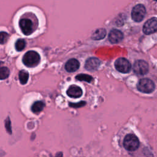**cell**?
Here are the masks:
<instances>
[{"label": "cell", "instance_id": "obj_8", "mask_svg": "<svg viewBox=\"0 0 157 157\" xmlns=\"http://www.w3.org/2000/svg\"><path fill=\"white\" fill-rule=\"evenodd\" d=\"M157 32V18L152 17L147 21L143 27V32L145 34H151Z\"/></svg>", "mask_w": 157, "mask_h": 157}, {"label": "cell", "instance_id": "obj_7", "mask_svg": "<svg viewBox=\"0 0 157 157\" xmlns=\"http://www.w3.org/2000/svg\"><path fill=\"white\" fill-rule=\"evenodd\" d=\"M133 71L135 74L143 75L149 72V64L145 61L139 60L136 61L133 65Z\"/></svg>", "mask_w": 157, "mask_h": 157}, {"label": "cell", "instance_id": "obj_9", "mask_svg": "<svg viewBox=\"0 0 157 157\" xmlns=\"http://www.w3.org/2000/svg\"><path fill=\"white\" fill-rule=\"evenodd\" d=\"M101 64V61L97 58H90L85 62V68L89 71H94L98 69Z\"/></svg>", "mask_w": 157, "mask_h": 157}, {"label": "cell", "instance_id": "obj_5", "mask_svg": "<svg viewBox=\"0 0 157 157\" xmlns=\"http://www.w3.org/2000/svg\"><path fill=\"white\" fill-rule=\"evenodd\" d=\"M146 15V9L143 4H138L135 6L131 11V17L136 22L143 21Z\"/></svg>", "mask_w": 157, "mask_h": 157}, {"label": "cell", "instance_id": "obj_13", "mask_svg": "<svg viewBox=\"0 0 157 157\" xmlns=\"http://www.w3.org/2000/svg\"><path fill=\"white\" fill-rule=\"evenodd\" d=\"M106 36V31L104 28H99L96 30L93 33L92 38L94 40H101Z\"/></svg>", "mask_w": 157, "mask_h": 157}, {"label": "cell", "instance_id": "obj_11", "mask_svg": "<svg viewBox=\"0 0 157 157\" xmlns=\"http://www.w3.org/2000/svg\"><path fill=\"white\" fill-rule=\"evenodd\" d=\"M67 93L68 97L73 98H78L82 95V90L80 87L75 85H72L67 90Z\"/></svg>", "mask_w": 157, "mask_h": 157}, {"label": "cell", "instance_id": "obj_12", "mask_svg": "<svg viewBox=\"0 0 157 157\" xmlns=\"http://www.w3.org/2000/svg\"><path fill=\"white\" fill-rule=\"evenodd\" d=\"M80 67V63L75 58L69 60L65 64V69L69 73H73L77 71Z\"/></svg>", "mask_w": 157, "mask_h": 157}, {"label": "cell", "instance_id": "obj_10", "mask_svg": "<svg viewBox=\"0 0 157 157\" xmlns=\"http://www.w3.org/2000/svg\"><path fill=\"white\" fill-rule=\"evenodd\" d=\"M123 39V34L122 32L118 29H112L111 30L109 34V41L112 44H117Z\"/></svg>", "mask_w": 157, "mask_h": 157}, {"label": "cell", "instance_id": "obj_18", "mask_svg": "<svg viewBox=\"0 0 157 157\" xmlns=\"http://www.w3.org/2000/svg\"><path fill=\"white\" fill-rule=\"evenodd\" d=\"M10 74L9 69L6 67L0 68V80L7 79Z\"/></svg>", "mask_w": 157, "mask_h": 157}, {"label": "cell", "instance_id": "obj_3", "mask_svg": "<svg viewBox=\"0 0 157 157\" xmlns=\"http://www.w3.org/2000/svg\"><path fill=\"white\" fill-rule=\"evenodd\" d=\"M124 147L128 151H135L139 146L138 138L134 134H130L126 135L123 141Z\"/></svg>", "mask_w": 157, "mask_h": 157}, {"label": "cell", "instance_id": "obj_2", "mask_svg": "<svg viewBox=\"0 0 157 157\" xmlns=\"http://www.w3.org/2000/svg\"><path fill=\"white\" fill-rule=\"evenodd\" d=\"M40 57L39 54L34 50L27 52L24 55L22 59L23 64L29 68L36 67L40 62Z\"/></svg>", "mask_w": 157, "mask_h": 157}, {"label": "cell", "instance_id": "obj_15", "mask_svg": "<svg viewBox=\"0 0 157 157\" xmlns=\"http://www.w3.org/2000/svg\"><path fill=\"white\" fill-rule=\"evenodd\" d=\"M19 78L20 84H21L22 85L26 84L28 80L29 74L28 72L26 71L22 70L19 73Z\"/></svg>", "mask_w": 157, "mask_h": 157}, {"label": "cell", "instance_id": "obj_16", "mask_svg": "<svg viewBox=\"0 0 157 157\" xmlns=\"http://www.w3.org/2000/svg\"><path fill=\"white\" fill-rule=\"evenodd\" d=\"M75 79L78 80L80 81H85L87 82H91L93 80V77L91 76V75H89L88 74H81L76 75L75 77Z\"/></svg>", "mask_w": 157, "mask_h": 157}, {"label": "cell", "instance_id": "obj_22", "mask_svg": "<svg viewBox=\"0 0 157 157\" xmlns=\"http://www.w3.org/2000/svg\"><path fill=\"white\" fill-rule=\"evenodd\" d=\"M155 1H157V0H155Z\"/></svg>", "mask_w": 157, "mask_h": 157}, {"label": "cell", "instance_id": "obj_20", "mask_svg": "<svg viewBox=\"0 0 157 157\" xmlns=\"http://www.w3.org/2000/svg\"><path fill=\"white\" fill-rule=\"evenodd\" d=\"M86 104V102L85 101H82V102H80L78 103H70L69 106L72 107L73 108H79L80 107H83Z\"/></svg>", "mask_w": 157, "mask_h": 157}, {"label": "cell", "instance_id": "obj_14", "mask_svg": "<svg viewBox=\"0 0 157 157\" xmlns=\"http://www.w3.org/2000/svg\"><path fill=\"white\" fill-rule=\"evenodd\" d=\"M45 104L41 101H36L32 106V110L34 113H39L44 109Z\"/></svg>", "mask_w": 157, "mask_h": 157}, {"label": "cell", "instance_id": "obj_19", "mask_svg": "<svg viewBox=\"0 0 157 157\" xmlns=\"http://www.w3.org/2000/svg\"><path fill=\"white\" fill-rule=\"evenodd\" d=\"M9 34L5 32H0V44H4L8 41Z\"/></svg>", "mask_w": 157, "mask_h": 157}, {"label": "cell", "instance_id": "obj_6", "mask_svg": "<svg viewBox=\"0 0 157 157\" xmlns=\"http://www.w3.org/2000/svg\"><path fill=\"white\" fill-rule=\"evenodd\" d=\"M115 67L118 71L122 73H128L131 70V64L128 60L120 58L115 61Z\"/></svg>", "mask_w": 157, "mask_h": 157}, {"label": "cell", "instance_id": "obj_4", "mask_svg": "<svg viewBox=\"0 0 157 157\" xmlns=\"http://www.w3.org/2000/svg\"><path fill=\"white\" fill-rule=\"evenodd\" d=\"M138 90L144 93H150L155 90V85L154 82L149 79H143L139 80L137 86Z\"/></svg>", "mask_w": 157, "mask_h": 157}, {"label": "cell", "instance_id": "obj_17", "mask_svg": "<svg viewBox=\"0 0 157 157\" xmlns=\"http://www.w3.org/2000/svg\"><path fill=\"white\" fill-rule=\"evenodd\" d=\"M25 46H26V42H25V40L24 39H18L16 43V45H15L16 50L19 52L23 50Z\"/></svg>", "mask_w": 157, "mask_h": 157}, {"label": "cell", "instance_id": "obj_1", "mask_svg": "<svg viewBox=\"0 0 157 157\" xmlns=\"http://www.w3.org/2000/svg\"><path fill=\"white\" fill-rule=\"evenodd\" d=\"M35 17H36L35 16L32 18L29 15H27V16H23L19 20V27L25 35L28 36L32 34L36 29L37 27V20L36 19L33 20Z\"/></svg>", "mask_w": 157, "mask_h": 157}, {"label": "cell", "instance_id": "obj_21", "mask_svg": "<svg viewBox=\"0 0 157 157\" xmlns=\"http://www.w3.org/2000/svg\"><path fill=\"white\" fill-rule=\"evenodd\" d=\"M124 15H121V17H119L117 21H116V23H117V25H119V26H121L123 25L124 23V19L125 17H123Z\"/></svg>", "mask_w": 157, "mask_h": 157}]
</instances>
